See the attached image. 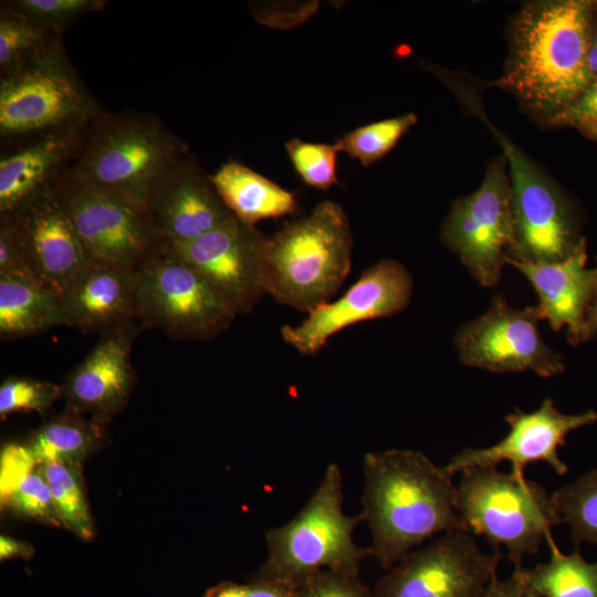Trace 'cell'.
Returning a JSON list of instances; mask_svg holds the SVG:
<instances>
[{
  "instance_id": "1",
  "label": "cell",
  "mask_w": 597,
  "mask_h": 597,
  "mask_svg": "<svg viewBox=\"0 0 597 597\" xmlns=\"http://www.w3.org/2000/svg\"><path fill=\"white\" fill-rule=\"evenodd\" d=\"M591 2H528L509 30V56L495 85L534 117L553 124L590 83Z\"/></svg>"
},
{
  "instance_id": "2",
  "label": "cell",
  "mask_w": 597,
  "mask_h": 597,
  "mask_svg": "<svg viewBox=\"0 0 597 597\" xmlns=\"http://www.w3.org/2000/svg\"><path fill=\"white\" fill-rule=\"evenodd\" d=\"M362 514L371 533V557L386 569L427 540L467 532L457 511L453 475L411 449L363 458Z\"/></svg>"
},
{
  "instance_id": "3",
  "label": "cell",
  "mask_w": 597,
  "mask_h": 597,
  "mask_svg": "<svg viewBox=\"0 0 597 597\" xmlns=\"http://www.w3.org/2000/svg\"><path fill=\"white\" fill-rule=\"evenodd\" d=\"M353 234L343 207L325 200L264 245L266 294L308 313L327 303L352 269Z\"/></svg>"
},
{
  "instance_id": "4",
  "label": "cell",
  "mask_w": 597,
  "mask_h": 597,
  "mask_svg": "<svg viewBox=\"0 0 597 597\" xmlns=\"http://www.w3.org/2000/svg\"><path fill=\"white\" fill-rule=\"evenodd\" d=\"M189 146L155 115L102 113L84 130L72 172L85 182L145 208L160 174Z\"/></svg>"
},
{
  "instance_id": "5",
  "label": "cell",
  "mask_w": 597,
  "mask_h": 597,
  "mask_svg": "<svg viewBox=\"0 0 597 597\" xmlns=\"http://www.w3.org/2000/svg\"><path fill=\"white\" fill-rule=\"evenodd\" d=\"M343 501L341 469L329 463L298 514L265 533L268 556L251 578L297 587L324 569L359 573L363 562L371 557V549L354 542V531L364 517L362 513L347 515Z\"/></svg>"
},
{
  "instance_id": "6",
  "label": "cell",
  "mask_w": 597,
  "mask_h": 597,
  "mask_svg": "<svg viewBox=\"0 0 597 597\" xmlns=\"http://www.w3.org/2000/svg\"><path fill=\"white\" fill-rule=\"evenodd\" d=\"M104 112L73 67L62 39L0 75V139L6 150L52 133L84 129Z\"/></svg>"
},
{
  "instance_id": "7",
  "label": "cell",
  "mask_w": 597,
  "mask_h": 597,
  "mask_svg": "<svg viewBox=\"0 0 597 597\" xmlns=\"http://www.w3.org/2000/svg\"><path fill=\"white\" fill-rule=\"evenodd\" d=\"M460 474L455 505L467 532L493 549L504 547L515 567L552 537L559 523L542 484L496 468L474 467Z\"/></svg>"
},
{
  "instance_id": "8",
  "label": "cell",
  "mask_w": 597,
  "mask_h": 597,
  "mask_svg": "<svg viewBox=\"0 0 597 597\" xmlns=\"http://www.w3.org/2000/svg\"><path fill=\"white\" fill-rule=\"evenodd\" d=\"M137 318L174 339L211 341L237 317L223 298L175 254L163 252L137 271Z\"/></svg>"
},
{
  "instance_id": "9",
  "label": "cell",
  "mask_w": 597,
  "mask_h": 597,
  "mask_svg": "<svg viewBox=\"0 0 597 597\" xmlns=\"http://www.w3.org/2000/svg\"><path fill=\"white\" fill-rule=\"evenodd\" d=\"M56 193L91 261L138 271L163 253L164 242L144 207L85 182L71 167Z\"/></svg>"
},
{
  "instance_id": "10",
  "label": "cell",
  "mask_w": 597,
  "mask_h": 597,
  "mask_svg": "<svg viewBox=\"0 0 597 597\" xmlns=\"http://www.w3.org/2000/svg\"><path fill=\"white\" fill-rule=\"evenodd\" d=\"M440 239L482 286L492 287L499 282L515 247L505 155L488 165L476 191L452 203L442 222Z\"/></svg>"
},
{
  "instance_id": "11",
  "label": "cell",
  "mask_w": 597,
  "mask_h": 597,
  "mask_svg": "<svg viewBox=\"0 0 597 597\" xmlns=\"http://www.w3.org/2000/svg\"><path fill=\"white\" fill-rule=\"evenodd\" d=\"M503 555L483 553L472 534L443 533L406 554L375 584L374 597H480Z\"/></svg>"
},
{
  "instance_id": "12",
  "label": "cell",
  "mask_w": 597,
  "mask_h": 597,
  "mask_svg": "<svg viewBox=\"0 0 597 597\" xmlns=\"http://www.w3.org/2000/svg\"><path fill=\"white\" fill-rule=\"evenodd\" d=\"M535 306L523 310L495 295L485 314L462 325L454 336L460 360L493 373L532 370L549 378L564 370L562 356L541 337Z\"/></svg>"
},
{
  "instance_id": "13",
  "label": "cell",
  "mask_w": 597,
  "mask_h": 597,
  "mask_svg": "<svg viewBox=\"0 0 597 597\" xmlns=\"http://www.w3.org/2000/svg\"><path fill=\"white\" fill-rule=\"evenodd\" d=\"M500 140L512 187L515 247L510 259L531 263L564 260L583 240L576 237L565 198L516 146L502 136Z\"/></svg>"
},
{
  "instance_id": "14",
  "label": "cell",
  "mask_w": 597,
  "mask_h": 597,
  "mask_svg": "<svg viewBox=\"0 0 597 597\" xmlns=\"http://www.w3.org/2000/svg\"><path fill=\"white\" fill-rule=\"evenodd\" d=\"M264 237L233 214L214 229L163 252L188 263L237 315H247L265 296Z\"/></svg>"
},
{
  "instance_id": "15",
  "label": "cell",
  "mask_w": 597,
  "mask_h": 597,
  "mask_svg": "<svg viewBox=\"0 0 597 597\" xmlns=\"http://www.w3.org/2000/svg\"><path fill=\"white\" fill-rule=\"evenodd\" d=\"M412 291V277L400 262L380 260L366 269L339 298L313 308L297 325H284L281 336L301 355H316L341 331L402 312Z\"/></svg>"
},
{
  "instance_id": "16",
  "label": "cell",
  "mask_w": 597,
  "mask_h": 597,
  "mask_svg": "<svg viewBox=\"0 0 597 597\" xmlns=\"http://www.w3.org/2000/svg\"><path fill=\"white\" fill-rule=\"evenodd\" d=\"M509 433L488 448H467L443 465L452 475L474 468H496L501 462L512 464V473L524 476L527 464L547 463L558 475L568 472V465L558 455L566 437L574 430L597 421V412L587 410L578 415L561 412L551 398L544 399L532 412L516 410L505 417Z\"/></svg>"
},
{
  "instance_id": "17",
  "label": "cell",
  "mask_w": 597,
  "mask_h": 597,
  "mask_svg": "<svg viewBox=\"0 0 597 597\" xmlns=\"http://www.w3.org/2000/svg\"><path fill=\"white\" fill-rule=\"evenodd\" d=\"M145 209L164 247L195 240L232 216L190 151L160 174Z\"/></svg>"
},
{
  "instance_id": "18",
  "label": "cell",
  "mask_w": 597,
  "mask_h": 597,
  "mask_svg": "<svg viewBox=\"0 0 597 597\" xmlns=\"http://www.w3.org/2000/svg\"><path fill=\"white\" fill-rule=\"evenodd\" d=\"M142 331L140 324L135 323L100 336L61 384L66 410L103 426L123 411L137 380L132 349Z\"/></svg>"
},
{
  "instance_id": "19",
  "label": "cell",
  "mask_w": 597,
  "mask_h": 597,
  "mask_svg": "<svg viewBox=\"0 0 597 597\" xmlns=\"http://www.w3.org/2000/svg\"><path fill=\"white\" fill-rule=\"evenodd\" d=\"M6 217L17 224L39 281L61 296L91 260L56 187Z\"/></svg>"
},
{
  "instance_id": "20",
  "label": "cell",
  "mask_w": 597,
  "mask_h": 597,
  "mask_svg": "<svg viewBox=\"0 0 597 597\" xmlns=\"http://www.w3.org/2000/svg\"><path fill=\"white\" fill-rule=\"evenodd\" d=\"M70 327L98 334L138 323L137 271L90 261L60 296Z\"/></svg>"
},
{
  "instance_id": "21",
  "label": "cell",
  "mask_w": 597,
  "mask_h": 597,
  "mask_svg": "<svg viewBox=\"0 0 597 597\" xmlns=\"http://www.w3.org/2000/svg\"><path fill=\"white\" fill-rule=\"evenodd\" d=\"M586 262L585 239L562 261H506L520 270L536 291L541 318L547 320L554 331L566 327L567 338L574 345L583 342L584 323L597 281L596 269H587Z\"/></svg>"
},
{
  "instance_id": "22",
  "label": "cell",
  "mask_w": 597,
  "mask_h": 597,
  "mask_svg": "<svg viewBox=\"0 0 597 597\" xmlns=\"http://www.w3.org/2000/svg\"><path fill=\"white\" fill-rule=\"evenodd\" d=\"M84 130L52 133L1 154L0 216L55 189L75 159Z\"/></svg>"
},
{
  "instance_id": "23",
  "label": "cell",
  "mask_w": 597,
  "mask_h": 597,
  "mask_svg": "<svg viewBox=\"0 0 597 597\" xmlns=\"http://www.w3.org/2000/svg\"><path fill=\"white\" fill-rule=\"evenodd\" d=\"M209 180L227 209L248 226L254 227L261 220L276 219L297 211L295 192L240 163L223 164L209 175Z\"/></svg>"
},
{
  "instance_id": "24",
  "label": "cell",
  "mask_w": 597,
  "mask_h": 597,
  "mask_svg": "<svg viewBox=\"0 0 597 597\" xmlns=\"http://www.w3.org/2000/svg\"><path fill=\"white\" fill-rule=\"evenodd\" d=\"M69 326L61 298L38 281L0 276V338L2 342Z\"/></svg>"
},
{
  "instance_id": "25",
  "label": "cell",
  "mask_w": 597,
  "mask_h": 597,
  "mask_svg": "<svg viewBox=\"0 0 597 597\" xmlns=\"http://www.w3.org/2000/svg\"><path fill=\"white\" fill-rule=\"evenodd\" d=\"M105 438V426L65 409L34 431L23 446L35 467L43 463L83 467Z\"/></svg>"
},
{
  "instance_id": "26",
  "label": "cell",
  "mask_w": 597,
  "mask_h": 597,
  "mask_svg": "<svg viewBox=\"0 0 597 597\" xmlns=\"http://www.w3.org/2000/svg\"><path fill=\"white\" fill-rule=\"evenodd\" d=\"M549 559L522 568L525 584L534 597H597V562L585 561L577 548L564 554L547 540Z\"/></svg>"
},
{
  "instance_id": "27",
  "label": "cell",
  "mask_w": 597,
  "mask_h": 597,
  "mask_svg": "<svg viewBox=\"0 0 597 597\" xmlns=\"http://www.w3.org/2000/svg\"><path fill=\"white\" fill-rule=\"evenodd\" d=\"M36 469L49 485L61 524L82 540H91L94 536V524L82 467L43 463Z\"/></svg>"
},
{
  "instance_id": "28",
  "label": "cell",
  "mask_w": 597,
  "mask_h": 597,
  "mask_svg": "<svg viewBox=\"0 0 597 597\" xmlns=\"http://www.w3.org/2000/svg\"><path fill=\"white\" fill-rule=\"evenodd\" d=\"M558 523H565L577 546L587 542L597 546V469L551 494Z\"/></svg>"
},
{
  "instance_id": "29",
  "label": "cell",
  "mask_w": 597,
  "mask_h": 597,
  "mask_svg": "<svg viewBox=\"0 0 597 597\" xmlns=\"http://www.w3.org/2000/svg\"><path fill=\"white\" fill-rule=\"evenodd\" d=\"M61 39L62 33L48 31L1 4L0 75L25 65Z\"/></svg>"
},
{
  "instance_id": "30",
  "label": "cell",
  "mask_w": 597,
  "mask_h": 597,
  "mask_svg": "<svg viewBox=\"0 0 597 597\" xmlns=\"http://www.w3.org/2000/svg\"><path fill=\"white\" fill-rule=\"evenodd\" d=\"M417 122L415 113H407L370 123L348 132L336 144L341 151L368 167L387 155Z\"/></svg>"
},
{
  "instance_id": "31",
  "label": "cell",
  "mask_w": 597,
  "mask_h": 597,
  "mask_svg": "<svg viewBox=\"0 0 597 597\" xmlns=\"http://www.w3.org/2000/svg\"><path fill=\"white\" fill-rule=\"evenodd\" d=\"M104 0H7L1 4L34 24L62 33L84 15L103 10Z\"/></svg>"
},
{
  "instance_id": "32",
  "label": "cell",
  "mask_w": 597,
  "mask_h": 597,
  "mask_svg": "<svg viewBox=\"0 0 597 597\" xmlns=\"http://www.w3.org/2000/svg\"><path fill=\"white\" fill-rule=\"evenodd\" d=\"M1 502L20 517L53 526L61 524L49 485L36 468L2 492Z\"/></svg>"
},
{
  "instance_id": "33",
  "label": "cell",
  "mask_w": 597,
  "mask_h": 597,
  "mask_svg": "<svg viewBox=\"0 0 597 597\" xmlns=\"http://www.w3.org/2000/svg\"><path fill=\"white\" fill-rule=\"evenodd\" d=\"M290 160L303 181L316 189L328 190L338 184L336 174L337 144L307 143L294 138L285 145Z\"/></svg>"
},
{
  "instance_id": "34",
  "label": "cell",
  "mask_w": 597,
  "mask_h": 597,
  "mask_svg": "<svg viewBox=\"0 0 597 597\" xmlns=\"http://www.w3.org/2000/svg\"><path fill=\"white\" fill-rule=\"evenodd\" d=\"M62 397V387L31 377L9 376L0 385V418L35 411L42 416Z\"/></svg>"
},
{
  "instance_id": "35",
  "label": "cell",
  "mask_w": 597,
  "mask_h": 597,
  "mask_svg": "<svg viewBox=\"0 0 597 597\" xmlns=\"http://www.w3.org/2000/svg\"><path fill=\"white\" fill-rule=\"evenodd\" d=\"M296 597H374L359 573L324 569L296 587Z\"/></svg>"
},
{
  "instance_id": "36",
  "label": "cell",
  "mask_w": 597,
  "mask_h": 597,
  "mask_svg": "<svg viewBox=\"0 0 597 597\" xmlns=\"http://www.w3.org/2000/svg\"><path fill=\"white\" fill-rule=\"evenodd\" d=\"M0 276H15L40 282L17 224L6 216H0Z\"/></svg>"
},
{
  "instance_id": "37",
  "label": "cell",
  "mask_w": 597,
  "mask_h": 597,
  "mask_svg": "<svg viewBox=\"0 0 597 597\" xmlns=\"http://www.w3.org/2000/svg\"><path fill=\"white\" fill-rule=\"evenodd\" d=\"M202 597H296V587L273 579L250 578L243 584L224 580L208 588Z\"/></svg>"
},
{
  "instance_id": "38",
  "label": "cell",
  "mask_w": 597,
  "mask_h": 597,
  "mask_svg": "<svg viewBox=\"0 0 597 597\" xmlns=\"http://www.w3.org/2000/svg\"><path fill=\"white\" fill-rule=\"evenodd\" d=\"M597 123V77L593 78L580 95L553 123L578 128Z\"/></svg>"
},
{
  "instance_id": "39",
  "label": "cell",
  "mask_w": 597,
  "mask_h": 597,
  "mask_svg": "<svg viewBox=\"0 0 597 597\" xmlns=\"http://www.w3.org/2000/svg\"><path fill=\"white\" fill-rule=\"evenodd\" d=\"M522 566L515 567L513 574L506 579L496 577L488 585L480 597H534L524 580Z\"/></svg>"
},
{
  "instance_id": "40",
  "label": "cell",
  "mask_w": 597,
  "mask_h": 597,
  "mask_svg": "<svg viewBox=\"0 0 597 597\" xmlns=\"http://www.w3.org/2000/svg\"><path fill=\"white\" fill-rule=\"evenodd\" d=\"M33 555V548L30 544L20 542L9 536L0 537V558L8 559L20 557L24 559L31 558Z\"/></svg>"
},
{
  "instance_id": "41",
  "label": "cell",
  "mask_w": 597,
  "mask_h": 597,
  "mask_svg": "<svg viewBox=\"0 0 597 597\" xmlns=\"http://www.w3.org/2000/svg\"><path fill=\"white\" fill-rule=\"evenodd\" d=\"M597 271V268H596ZM597 335V281L595 287V294L591 301V304L586 314L584 331H583V342H586Z\"/></svg>"
},
{
  "instance_id": "42",
  "label": "cell",
  "mask_w": 597,
  "mask_h": 597,
  "mask_svg": "<svg viewBox=\"0 0 597 597\" xmlns=\"http://www.w3.org/2000/svg\"><path fill=\"white\" fill-rule=\"evenodd\" d=\"M588 69L593 78L597 77V29L591 32L588 50Z\"/></svg>"
},
{
  "instance_id": "43",
  "label": "cell",
  "mask_w": 597,
  "mask_h": 597,
  "mask_svg": "<svg viewBox=\"0 0 597 597\" xmlns=\"http://www.w3.org/2000/svg\"><path fill=\"white\" fill-rule=\"evenodd\" d=\"M588 136L597 140V123L580 127Z\"/></svg>"
}]
</instances>
